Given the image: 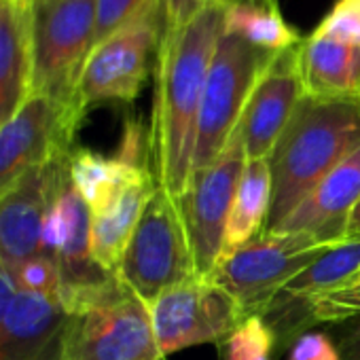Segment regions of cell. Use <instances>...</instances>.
Masks as SVG:
<instances>
[{"instance_id":"6da1fadb","label":"cell","mask_w":360,"mask_h":360,"mask_svg":"<svg viewBox=\"0 0 360 360\" xmlns=\"http://www.w3.org/2000/svg\"><path fill=\"white\" fill-rule=\"evenodd\" d=\"M225 7L210 5L180 30H163L153 70L148 125L150 165L157 187L172 200L187 191L193 172L198 115L206 77L225 32Z\"/></svg>"},{"instance_id":"7a4b0ae2","label":"cell","mask_w":360,"mask_h":360,"mask_svg":"<svg viewBox=\"0 0 360 360\" xmlns=\"http://www.w3.org/2000/svg\"><path fill=\"white\" fill-rule=\"evenodd\" d=\"M360 146V96H303L269 155L271 206L265 231H274L320 180Z\"/></svg>"},{"instance_id":"3957f363","label":"cell","mask_w":360,"mask_h":360,"mask_svg":"<svg viewBox=\"0 0 360 360\" xmlns=\"http://www.w3.org/2000/svg\"><path fill=\"white\" fill-rule=\"evenodd\" d=\"M163 30V0H144L123 26L91 49L77 85L83 117L94 106L131 104L142 94L155 70Z\"/></svg>"},{"instance_id":"277c9868","label":"cell","mask_w":360,"mask_h":360,"mask_svg":"<svg viewBox=\"0 0 360 360\" xmlns=\"http://www.w3.org/2000/svg\"><path fill=\"white\" fill-rule=\"evenodd\" d=\"M64 360H165L148 305L117 276L68 314Z\"/></svg>"},{"instance_id":"5b68a950","label":"cell","mask_w":360,"mask_h":360,"mask_svg":"<svg viewBox=\"0 0 360 360\" xmlns=\"http://www.w3.org/2000/svg\"><path fill=\"white\" fill-rule=\"evenodd\" d=\"M96 20L98 0H32V94L79 110L77 85L96 45Z\"/></svg>"},{"instance_id":"8992f818","label":"cell","mask_w":360,"mask_h":360,"mask_svg":"<svg viewBox=\"0 0 360 360\" xmlns=\"http://www.w3.org/2000/svg\"><path fill=\"white\" fill-rule=\"evenodd\" d=\"M276 56L278 53L259 49L240 37L223 32L202 94L193 172L208 167L223 153L255 85Z\"/></svg>"},{"instance_id":"52a82bcc","label":"cell","mask_w":360,"mask_h":360,"mask_svg":"<svg viewBox=\"0 0 360 360\" xmlns=\"http://www.w3.org/2000/svg\"><path fill=\"white\" fill-rule=\"evenodd\" d=\"M335 246L307 233L263 231L233 255L219 261L210 280L238 303L242 316L261 314L271 299L307 265Z\"/></svg>"},{"instance_id":"ba28073f","label":"cell","mask_w":360,"mask_h":360,"mask_svg":"<svg viewBox=\"0 0 360 360\" xmlns=\"http://www.w3.org/2000/svg\"><path fill=\"white\" fill-rule=\"evenodd\" d=\"M115 276L146 305L161 292L198 278L178 202L157 189Z\"/></svg>"},{"instance_id":"9c48e42d","label":"cell","mask_w":360,"mask_h":360,"mask_svg":"<svg viewBox=\"0 0 360 360\" xmlns=\"http://www.w3.org/2000/svg\"><path fill=\"white\" fill-rule=\"evenodd\" d=\"M43 250L58 265L62 282L58 299L66 314L115 276L91 257V214L72 185L68 161L58 172L53 185L43 227Z\"/></svg>"},{"instance_id":"30bf717a","label":"cell","mask_w":360,"mask_h":360,"mask_svg":"<svg viewBox=\"0 0 360 360\" xmlns=\"http://www.w3.org/2000/svg\"><path fill=\"white\" fill-rule=\"evenodd\" d=\"M246 161L244 144L233 131L223 153L191 174L187 191L178 200L198 278H210L219 265L227 217Z\"/></svg>"},{"instance_id":"8fae6325","label":"cell","mask_w":360,"mask_h":360,"mask_svg":"<svg viewBox=\"0 0 360 360\" xmlns=\"http://www.w3.org/2000/svg\"><path fill=\"white\" fill-rule=\"evenodd\" d=\"M148 311L163 358L204 343L221 345L244 320L231 295L210 278H193L161 292Z\"/></svg>"},{"instance_id":"7c38bea8","label":"cell","mask_w":360,"mask_h":360,"mask_svg":"<svg viewBox=\"0 0 360 360\" xmlns=\"http://www.w3.org/2000/svg\"><path fill=\"white\" fill-rule=\"evenodd\" d=\"M83 115L45 94H30L24 106L0 127V195L30 169L77 148Z\"/></svg>"},{"instance_id":"4fadbf2b","label":"cell","mask_w":360,"mask_h":360,"mask_svg":"<svg viewBox=\"0 0 360 360\" xmlns=\"http://www.w3.org/2000/svg\"><path fill=\"white\" fill-rule=\"evenodd\" d=\"M297 47L280 51L274 58L244 106L236 134L244 144L248 161L269 159L295 108L305 96Z\"/></svg>"},{"instance_id":"5bb4252c","label":"cell","mask_w":360,"mask_h":360,"mask_svg":"<svg viewBox=\"0 0 360 360\" xmlns=\"http://www.w3.org/2000/svg\"><path fill=\"white\" fill-rule=\"evenodd\" d=\"M68 157L70 153L30 169L0 195V269L7 274L24 261L45 255L43 227L58 172Z\"/></svg>"},{"instance_id":"9a60e30c","label":"cell","mask_w":360,"mask_h":360,"mask_svg":"<svg viewBox=\"0 0 360 360\" xmlns=\"http://www.w3.org/2000/svg\"><path fill=\"white\" fill-rule=\"evenodd\" d=\"M360 202V146L337 163L282 221L276 233H307L330 246L345 242V223Z\"/></svg>"},{"instance_id":"2e32d148","label":"cell","mask_w":360,"mask_h":360,"mask_svg":"<svg viewBox=\"0 0 360 360\" xmlns=\"http://www.w3.org/2000/svg\"><path fill=\"white\" fill-rule=\"evenodd\" d=\"M66 322L56 297L18 290L0 328V360H64Z\"/></svg>"},{"instance_id":"e0dca14e","label":"cell","mask_w":360,"mask_h":360,"mask_svg":"<svg viewBox=\"0 0 360 360\" xmlns=\"http://www.w3.org/2000/svg\"><path fill=\"white\" fill-rule=\"evenodd\" d=\"M32 0H0V127L32 94Z\"/></svg>"},{"instance_id":"ac0fdd59","label":"cell","mask_w":360,"mask_h":360,"mask_svg":"<svg viewBox=\"0 0 360 360\" xmlns=\"http://www.w3.org/2000/svg\"><path fill=\"white\" fill-rule=\"evenodd\" d=\"M157 189L153 172H146L131 180L102 212L91 214V257L104 271H117Z\"/></svg>"},{"instance_id":"d6986e66","label":"cell","mask_w":360,"mask_h":360,"mask_svg":"<svg viewBox=\"0 0 360 360\" xmlns=\"http://www.w3.org/2000/svg\"><path fill=\"white\" fill-rule=\"evenodd\" d=\"M303 94L309 98L360 96V47L307 37L297 47Z\"/></svg>"},{"instance_id":"ffe728a7","label":"cell","mask_w":360,"mask_h":360,"mask_svg":"<svg viewBox=\"0 0 360 360\" xmlns=\"http://www.w3.org/2000/svg\"><path fill=\"white\" fill-rule=\"evenodd\" d=\"M271 206V167L269 159L246 161L227 217L221 259L233 255L244 244L265 231ZM219 259V261H221Z\"/></svg>"},{"instance_id":"44dd1931","label":"cell","mask_w":360,"mask_h":360,"mask_svg":"<svg viewBox=\"0 0 360 360\" xmlns=\"http://www.w3.org/2000/svg\"><path fill=\"white\" fill-rule=\"evenodd\" d=\"M70 180L89 208V214L102 212L138 176L153 172L150 167L129 165L117 157H104L89 148H75L68 159Z\"/></svg>"},{"instance_id":"7402d4cb","label":"cell","mask_w":360,"mask_h":360,"mask_svg":"<svg viewBox=\"0 0 360 360\" xmlns=\"http://www.w3.org/2000/svg\"><path fill=\"white\" fill-rule=\"evenodd\" d=\"M225 34L244 39L246 43L280 53L297 47L303 37L284 20L278 0H231L225 7Z\"/></svg>"},{"instance_id":"603a6c76","label":"cell","mask_w":360,"mask_h":360,"mask_svg":"<svg viewBox=\"0 0 360 360\" xmlns=\"http://www.w3.org/2000/svg\"><path fill=\"white\" fill-rule=\"evenodd\" d=\"M223 360H263L278 352V339L274 328L263 316H246L229 337L219 345Z\"/></svg>"},{"instance_id":"cb8c5ba5","label":"cell","mask_w":360,"mask_h":360,"mask_svg":"<svg viewBox=\"0 0 360 360\" xmlns=\"http://www.w3.org/2000/svg\"><path fill=\"white\" fill-rule=\"evenodd\" d=\"M311 37L360 47V0H337Z\"/></svg>"},{"instance_id":"d4e9b609","label":"cell","mask_w":360,"mask_h":360,"mask_svg":"<svg viewBox=\"0 0 360 360\" xmlns=\"http://www.w3.org/2000/svg\"><path fill=\"white\" fill-rule=\"evenodd\" d=\"M11 278L18 286V290L45 295V297H60V271L53 259L47 255L34 257L30 261H24L11 271ZM60 301V299H58Z\"/></svg>"},{"instance_id":"484cf974","label":"cell","mask_w":360,"mask_h":360,"mask_svg":"<svg viewBox=\"0 0 360 360\" xmlns=\"http://www.w3.org/2000/svg\"><path fill=\"white\" fill-rule=\"evenodd\" d=\"M314 324H335L360 316V286L339 288L309 303Z\"/></svg>"},{"instance_id":"4316f807","label":"cell","mask_w":360,"mask_h":360,"mask_svg":"<svg viewBox=\"0 0 360 360\" xmlns=\"http://www.w3.org/2000/svg\"><path fill=\"white\" fill-rule=\"evenodd\" d=\"M286 360H341V356L328 333L307 330L286 349Z\"/></svg>"},{"instance_id":"83f0119b","label":"cell","mask_w":360,"mask_h":360,"mask_svg":"<svg viewBox=\"0 0 360 360\" xmlns=\"http://www.w3.org/2000/svg\"><path fill=\"white\" fill-rule=\"evenodd\" d=\"M144 0H98V20H96V45L123 26ZM94 45V47H96Z\"/></svg>"},{"instance_id":"f1b7e54d","label":"cell","mask_w":360,"mask_h":360,"mask_svg":"<svg viewBox=\"0 0 360 360\" xmlns=\"http://www.w3.org/2000/svg\"><path fill=\"white\" fill-rule=\"evenodd\" d=\"M231 0H163L165 11V30L174 32L187 26L195 15H200L210 5H223L227 7Z\"/></svg>"},{"instance_id":"f546056e","label":"cell","mask_w":360,"mask_h":360,"mask_svg":"<svg viewBox=\"0 0 360 360\" xmlns=\"http://www.w3.org/2000/svg\"><path fill=\"white\" fill-rule=\"evenodd\" d=\"M333 326V339L337 343L341 360H360V316L335 322Z\"/></svg>"},{"instance_id":"4dcf8cb0","label":"cell","mask_w":360,"mask_h":360,"mask_svg":"<svg viewBox=\"0 0 360 360\" xmlns=\"http://www.w3.org/2000/svg\"><path fill=\"white\" fill-rule=\"evenodd\" d=\"M15 295H18V286H15L11 274L0 269V328H3V322L9 314V307H11Z\"/></svg>"},{"instance_id":"1f68e13d","label":"cell","mask_w":360,"mask_h":360,"mask_svg":"<svg viewBox=\"0 0 360 360\" xmlns=\"http://www.w3.org/2000/svg\"><path fill=\"white\" fill-rule=\"evenodd\" d=\"M354 238H360V202L356 204V208L352 210L345 223V240H354Z\"/></svg>"},{"instance_id":"d6a6232c","label":"cell","mask_w":360,"mask_h":360,"mask_svg":"<svg viewBox=\"0 0 360 360\" xmlns=\"http://www.w3.org/2000/svg\"><path fill=\"white\" fill-rule=\"evenodd\" d=\"M349 286H360V271H358V274L354 276V280H352V282H349V284H347L345 288H349Z\"/></svg>"},{"instance_id":"836d02e7","label":"cell","mask_w":360,"mask_h":360,"mask_svg":"<svg viewBox=\"0 0 360 360\" xmlns=\"http://www.w3.org/2000/svg\"><path fill=\"white\" fill-rule=\"evenodd\" d=\"M263 360H276V358H263Z\"/></svg>"}]
</instances>
